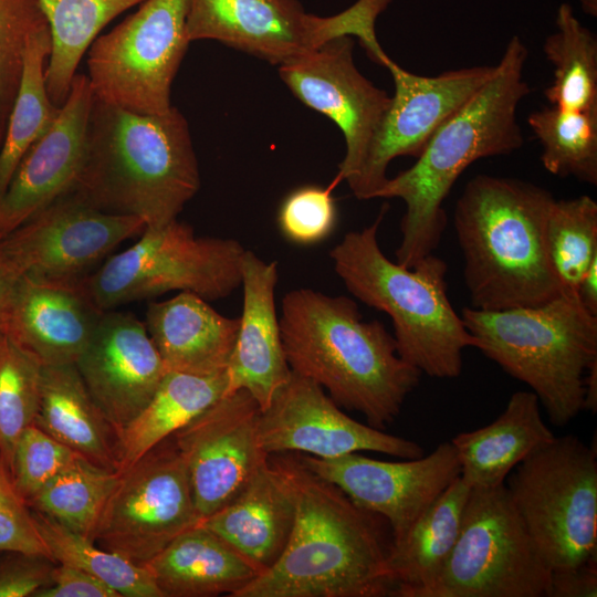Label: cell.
Instances as JSON below:
<instances>
[{
	"instance_id": "6da1fadb",
	"label": "cell",
	"mask_w": 597,
	"mask_h": 597,
	"mask_svg": "<svg viewBox=\"0 0 597 597\" xmlns=\"http://www.w3.org/2000/svg\"><path fill=\"white\" fill-rule=\"evenodd\" d=\"M272 455L294 488L293 527L276 562L235 597L392 596L388 523L312 472L296 453Z\"/></svg>"
},
{
	"instance_id": "7a4b0ae2",
	"label": "cell",
	"mask_w": 597,
	"mask_h": 597,
	"mask_svg": "<svg viewBox=\"0 0 597 597\" xmlns=\"http://www.w3.org/2000/svg\"><path fill=\"white\" fill-rule=\"evenodd\" d=\"M528 50L513 35L490 80L432 135L408 169L387 178L376 198L405 203L396 262L412 268L439 247L447 228L444 200L474 161L510 155L524 144L520 103L531 93L524 78Z\"/></svg>"
},
{
	"instance_id": "3957f363",
	"label": "cell",
	"mask_w": 597,
	"mask_h": 597,
	"mask_svg": "<svg viewBox=\"0 0 597 597\" xmlns=\"http://www.w3.org/2000/svg\"><path fill=\"white\" fill-rule=\"evenodd\" d=\"M279 321L292 373L320 385L374 428L390 426L420 381L421 371L398 355L383 323L365 322L349 297L292 290Z\"/></svg>"
},
{
	"instance_id": "277c9868",
	"label": "cell",
	"mask_w": 597,
	"mask_h": 597,
	"mask_svg": "<svg viewBox=\"0 0 597 597\" xmlns=\"http://www.w3.org/2000/svg\"><path fill=\"white\" fill-rule=\"evenodd\" d=\"M199 188L189 125L177 107L140 114L94 97L73 192L102 211L134 216L153 228L177 219Z\"/></svg>"
},
{
	"instance_id": "5b68a950",
	"label": "cell",
	"mask_w": 597,
	"mask_h": 597,
	"mask_svg": "<svg viewBox=\"0 0 597 597\" xmlns=\"http://www.w3.org/2000/svg\"><path fill=\"white\" fill-rule=\"evenodd\" d=\"M554 200L547 189L516 178L480 174L467 182L453 222L471 307H532L565 293L545 249Z\"/></svg>"
},
{
	"instance_id": "8992f818",
	"label": "cell",
	"mask_w": 597,
	"mask_h": 597,
	"mask_svg": "<svg viewBox=\"0 0 597 597\" xmlns=\"http://www.w3.org/2000/svg\"><path fill=\"white\" fill-rule=\"evenodd\" d=\"M388 211L344 235L329 252L334 270L348 292L385 312L392 322L398 355L429 377L457 378L463 350L476 346L447 294V263L432 254L406 268L381 251L377 233Z\"/></svg>"
},
{
	"instance_id": "52a82bcc",
	"label": "cell",
	"mask_w": 597,
	"mask_h": 597,
	"mask_svg": "<svg viewBox=\"0 0 597 597\" xmlns=\"http://www.w3.org/2000/svg\"><path fill=\"white\" fill-rule=\"evenodd\" d=\"M460 315L475 348L527 385L552 425L565 427L583 411L585 375L597 362V316L576 294L532 307L470 306Z\"/></svg>"
},
{
	"instance_id": "ba28073f",
	"label": "cell",
	"mask_w": 597,
	"mask_h": 597,
	"mask_svg": "<svg viewBox=\"0 0 597 597\" xmlns=\"http://www.w3.org/2000/svg\"><path fill=\"white\" fill-rule=\"evenodd\" d=\"M245 251L235 239L198 237L175 219L146 228L136 243L109 256L80 286L102 311L170 291L221 300L241 286Z\"/></svg>"
},
{
	"instance_id": "9c48e42d",
	"label": "cell",
	"mask_w": 597,
	"mask_h": 597,
	"mask_svg": "<svg viewBox=\"0 0 597 597\" xmlns=\"http://www.w3.org/2000/svg\"><path fill=\"white\" fill-rule=\"evenodd\" d=\"M505 486L552 570L597 557V453L578 437H555L507 475Z\"/></svg>"
},
{
	"instance_id": "30bf717a",
	"label": "cell",
	"mask_w": 597,
	"mask_h": 597,
	"mask_svg": "<svg viewBox=\"0 0 597 597\" xmlns=\"http://www.w3.org/2000/svg\"><path fill=\"white\" fill-rule=\"evenodd\" d=\"M392 0H356L329 17L298 0H187L190 42L213 40L277 66L339 36H356L378 64L387 55L376 36L378 17Z\"/></svg>"
},
{
	"instance_id": "8fae6325",
	"label": "cell",
	"mask_w": 597,
	"mask_h": 597,
	"mask_svg": "<svg viewBox=\"0 0 597 597\" xmlns=\"http://www.w3.org/2000/svg\"><path fill=\"white\" fill-rule=\"evenodd\" d=\"M551 573L505 484L475 486L455 545L420 597H548Z\"/></svg>"
},
{
	"instance_id": "7c38bea8",
	"label": "cell",
	"mask_w": 597,
	"mask_h": 597,
	"mask_svg": "<svg viewBox=\"0 0 597 597\" xmlns=\"http://www.w3.org/2000/svg\"><path fill=\"white\" fill-rule=\"evenodd\" d=\"M187 0H145L88 49L96 100L140 114L171 108V85L190 43Z\"/></svg>"
},
{
	"instance_id": "4fadbf2b",
	"label": "cell",
	"mask_w": 597,
	"mask_h": 597,
	"mask_svg": "<svg viewBox=\"0 0 597 597\" xmlns=\"http://www.w3.org/2000/svg\"><path fill=\"white\" fill-rule=\"evenodd\" d=\"M198 522L186 462L169 437L118 472L93 541L142 565Z\"/></svg>"
},
{
	"instance_id": "5bb4252c",
	"label": "cell",
	"mask_w": 597,
	"mask_h": 597,
	"mask_svg": "<svg viewBox=\"0 0 597 597\" xmlns=\"http://www.w3.org/2000/svg\"><path fill=\"white\" fill-rule=\"evenodd\" d=\"M145 222L102 211L71 191L0 239V270L13 280L75 283Z\"/></svg>"
},
{
	"instance_id": "9a60e30c",
	"label": "cell",
	"mask_w": 597,
	"mask_h": 597,
	"mask_svg": "<svg viewBox=\"0 0 597 597\" xmlns=\"http://www.w3.org/2000/svg\"><path fill=\"white\" fill-rule=\"evenodd\" d=\"M395 92L356 175L347 181L359 200L376 199L390 163L418 157L438 128L492 76L494 65L449 70L433 76L411 73L388 57L384 65Z\"/></svg>"
},
{
	"instance_id": "2e32d148",
	"label": "cell",
	"mask_w": 597,
	"mask_h": 597,
	"mask_svg": "<svg viewBox=\"0 0 597 597\" xmlns=\"http://www.w3.org/2000/svg\"><path fill=\"white\" fill-rule=\"evenodd\" d=\"M260 412L247 390H234L171 436L187 465L199 521L231 501L268 462Z\"/></svg>"
},
{
	"instance_id": "e0dca14e",
	"label": "cell",
	"mask_w": 597,
	"mask_h": 597,
	"mask_svg": "<svg viewBox=\"0 0 597 597\" xmlns=\"http://www.w3.org/2000/svg\"><path fill=\"white\" fill-rule=\"evenodd\" d=\"M320 478L341 489L356 505L389 525L392 543L402 540L434 500L461 474L451 441L427 455L383 461L358 452L336 458L296 453Z\"/></svg>"
},
{
	"instance_id": "ac0fdd59",
	"label": "cell",
	"mask_w": 597,
	"mask_h": 597,
	"mask_svg": "<svg viewBox=\"0 0 597 597\" xmlns=\"http://www.w3.org/2000/svg\"><path fill=\"white\" fill-rule=\"evenodd\" d=\"M258 430L260 444L269 455L336 458L374 451L416 459L425 454L416 441L353 419L320 385L294 373L261 410Z\"/></svg>"
},
{
	"instance_id": "d6986e66",
	"label": "cell",
	"mask_w": 597,
	"mask_h": 597,
	"mask_svg": "<svg viewBox=\"0 0 597 597\" xmlns=\"http://www.w3.org/2000/svg\"><path fill=\"white\" fill-rule=\"evenodd\" d=\"M353 36H339L279 66V75L307 107L328 117L343 134L345 155L335 182L360 168L390 96L357 69Z\"/></svg>"
},
{
	"instance_id": "ffe728a7",
	"label": "cell",
	"mask_w": 597,
	"mask_h": 597,
	"mask_svg": "<svg viewBox=\"0 0 597 597\" xmlns=\"http://www.w3.org/2000/svg\"><path fill=\"white\" fill-rule=\"evenodd\" d=\"M75 367L116 434L148 404L167 373L145 324L130 313L107 311Z\"/></svg>"
},
{
	"instance_id": "44dd1931",
	"label": "cell",
	"mask_w": 597,
	"mask_h": 597,
	"mask_svg": "<svg viewBox=\"0 0 597 597\" xmlns=\"http://www.w3.org/2000/svg\"><path fill=\"white\" fill-rule=\"evenodd\" d=\"M93 102L87 75L76 74L53 124L22 158L0 199V239L74 189Z\"/></svg>"
},
{
	"instance_id": "7402d4cb",
	"label": "cell",
	"mask_w": 597,
	"mask_h": 597,
	"mask_svg": "<svg viewBox=\"0 0 597 597\" xmlns=\"http://www.w3.org/2000/svg\"><path fill=\"white\" fill-rule=\"evenodd\" d=\"M277 263L247 250L242 264V313L227 367L226 392L247 390L263 410L290 379L275 305Z\"/></svg>"
},
{
	"instance_id": "603a6c76",
	"label": "cell",
	"mask_w": 597,
	"mask_h": 597,
	"mask_svg": "<svg viewBox=\"0 0 597 597\" xmlns=\"http://www.w3.org/2000/svg\"><path fill=\"white\" fill-rule=\"evenodd\" d=\"M104 311L75 283L19 279L6 332L42 366L75 365Z\"/></svg>"
},
{
	"instance_id": "cb8c5ba5",
	"label": "cell",
	"mask_w": 597,
	"mask_h": 597,
	"mask_svg": "<svg viewBox=\"0 0 597 597\" xmlns=\"http://www.w3.org/2000/svg\"><path fill=\"white\" fill-rule=\"evenodd\" d=\"M295 517V492L274 455L227 504L198 522L252 562L261 573L283 552Z\"/></svg>"
},
{
	"instance_id": "d4e9b609",
	"label": "cell",
	"mask_w": 597,
	"mask_h": 597,
	"mask_svg": "<svg viewBox=\"0 0 597 597\" xmlns=\"http://www.w3.org/2000/svg\"><path fill=\"white\" fill-rule=\"evenodd\" d=\"M146 329L167 371L211 375L226 371L239 328V317H227L190 292L150 302Z\"/></svg>"
},
{
	"instance_id": "484cf974",
	"label": "cell",
	"mask_w": 597,
	"mask_h": 597,
	"mask_svg": "<svg viewBox=\"0 0 597 597\" xmlns=\"http://www.w3.org/2000/svg\"><path fill=\"white\" fill-rule=\"evenodd\" d=\"M555 437L543 419L536 395L519 390L494 421L458 433L451 443L460 462V476L471 488H491L504 484L519 463Z\"/></svg>"
},
{
	"instance_id": "4316f807",
	"label": "cell",
	"mask_w": 597,
	"mask_h": 597,
	"mask_svg": "<svg viewBox=\"0 0 597 597\" xmlns=\"http://www.w3.org/2000/svg\"><path fill=\"white\" fill-rule=\"evenodd\" d=\"M142 565L164 597H235L261 574L252 562L199 524Z\"/></svg>"
},
{
	"instance_id": "83f0119b",
	"label": "cell",
	"mask_w": 597,
	"mask_h": 597,
	"mask_svg": "<svg viewBox=\"0 0 597 597\" xmlns=\"http://www.w3.org/2000/svg\"><path fill=\"white\" fill-rule=\"evenodd\" d=\"M34 425L77 454L117 471V434L75 365L42 366Z\"/></svg>"
},
{
	"instance_id": "f1b7e54d",
	"label": "cell",
	"mask_w": 597,
	"mask_h": 597,
	"mask_svg": "<svg viewBox=\"0 0 597 597\" xmlns=\"http://www.w3.org/2000/svg\"><path fill=\"white\" fill-rule=\"evenodd\" d=\"M471 486L458 476L392 543L388 568L396 597H420L442 572L459 535Z\"/></svg>"
},
{
	"instance_id": "f546056e",
	"label": "cell",
	"mask_w": 597,
	"mask_h": 597,
	"mask_svg": "<svg viewBox=\"0 0 597 597\" xmlns=\"http://www.w3.org/2000/svg\"><path fill=\"white\" fill-rule=\"evenodd\" d=\"M226 388V371L211 375L167 371L148 404L117 433V472L205 411Z\"/></svg>"
},
{
	"instance_id": "4dcf8cb0",
	"label": "cell",
	"mask_w": 597,
	"mask_h": 597,
	"mask_svg": "<svg viewBox=\"0 0 597 597\" xmlns=\"http://www.w3.org/2000/svg\"><path fill=\"white\" fill-rule=\"evenodd\" d=\"M145 0H39L51 34L45 84L51 102L66 100L77 66L98 33L115 18Z\"/></svg>"
},
{
	"instance_id": "1f68e13d",
	"label": "cell",
	"mask_w": 597,
	"mask_h": 597,
	"mask_svg": "<svg viewBox=\"0 0 597 597\" xmlns=\"http://www.w3.org/2000/svg\"><path fill=\"white\" fill-rule=\"evenodd\" d=\"M51 50L50 29L28 42L17 94L7 121L0 149V199L19 164L53 124L59 107L48 94L45 64Z\"/></svg>"
},
{
	"instance_id": "d6a6232c",
	"label": "cell",
	"mask_w": 597,
	"mask_h": 597,
	"mask_svg": "<svg viewBox=\"0 0 597 597\" xmlns=\"http://www.w3.org/2000/svg\"><path fill=\"white\" fill-rule=\"evenodd\" d=\"M543 52L553 66V81L544 90L549 105L573 111H597V38L562 3L555 31L544 41Z\"/></svg>"
},
{
	"instance_id": "836d02e7",
	"label": "cell",
	"mask_w": 597,
	"mask_h": 597,
	"mask_svg": "<svg viewBox=\"0 0 597 597\" xmlns=\"http://www.w3.org/2000/svg\"><path fill=\"white\" fill-rule=\"evenodd\" d=\"M527 124L542 147L546 171L597 185V111L549 105L532 112Z\"/></svg>"
},
{
	"instance_id": "e575fe53",
	"label": "cell",
	"mask_w": 597,
	"mask_h": 597,
	"mask_svg": "<svg viewBox=\"0 0 597 597\" xmlns=\"http://www.w3.org/2000/svg\"><path fill=\"white\" fill-rule=\"evenodd\" d=\"M118 472L78 455L27 503L61 525L93 540Z\"/></svg>"
},
{
	"instance_id": "d590c367",
	"label": "cell",
	"mask_w": 597,
	"mask_h": 597,
	"mask_svg": "<svg viewBox=\"0 0 597 597\" xmlns=\"http://www.w3.org/2000/svg\"><path fill=\"white\" fill-rule=\"evenodd\" d=\"M32 512L36 527L55 563L93 575L121 597H164L144 565L100 546L93 540L49 516L33 510Z\"/></svg>"
},
{
	"instance_id": "8d00e7d4",
	"label": "cell",
	"mask_w": 597,
	"mask_h": 597,
	"mask_svg": "<svg viewBox=\"0 0 597 597\" xmlns=\"http://www.w3.org/2000/svg\"><path fill=\"white\" fill-rule=\"evenodd\" d=\"M548 261L565 293L576 290L597 259V202L587 195L555 199L545 226Z\"/></svg>"
},
{
	"instance_id": "74e56055",
	"label": "cell",
	"mask_w": 597,
	"mask_h": 597,
	"mask_svg": "<svg viewBox=\"0 0 597 597\" xmlns=\"http://www.w3.org/2000/svg\"><path fill=\"white\" fill-rule=\"evenodd\" d=\"M42 365L7 333L0 334V457L9 471L22 431L34 423Z\"/></svg>"
},
{
	"instance_id": "f35d334b",
	"label": "cell",
	"mask_w": 597,
	"mask_h": 597,
	"mask_svg": "<svg viewBox=\"0 0 597 597\" xmlns=\"http://www.w3.org/2000/svg\"><path fill=\"white\" fill-rule=\"evenodd\" d=\"M46 28L39 0H0V140L19 86L27 44Z\"/></svg>"
},
{
	"instance_id": "ab89813d",
	"label": "cell",
	"mask_w": 597,
	"mask_h": 597,
	"mask_svg": "<svg viewBox=\"0 0 597 597\" xmlns=\"http://www.w3.org/2000/svg\"><path fill=\"white\" fill-rule=\"evenodd\" d=\"M78 455L34 423L28 426L13 450L10 474L15 489L28 502Z\"/></svg>"
},
{
	"instance_id": "60d3db41",
	"label": "cell",
	"mask_w": 597,
	"mask_h": 597,
	"mask_svg": "<svg viewBox=\"0 0 597 597\" xmlns=\"http://www.w3.org/2000/svg\"><path fill=\"white\" fill-rule=\"evenodd\" d=\"M277 222L291 242L308 245L323 241L337 222L332 189L307 185L291 191L280 206Z\"/></svg>"
},
{
	"instance_id": "b9f144b4",
	"label": "cell",
	"mask_w": 597,
	"mask_h": 597,
	"mask_svg": "<svg viewBox=\"0 0 597 597\" xmlns=\"http://www.w3.org/2000/svg\"><path fill=\"white\" fill-rule=\"evenodd\" d=\"M1 552H24L51 557L31 507L15 489L10 471L0 457Z\"/></svg>"
},
{
	"instance_id": "7bdbcfd3",
	"label": "cell",
	"mask_w": 597,
	"mask_h": 597,
	"mask_svg": "<svg viewBox=\"0 0 597 597\" xmlns=\"http://www.w3.org/2000/svg\"><path fill=\"white\" fill-rule=\"evenodd\" d=\"M56 563L24 552L0 553V597H34L49 586Z\"/></svg>"
},
{
	"instance_id": "ee69618b",
	"label": "cell",
	"mask_w": 597,
	"mask_h": 597,
	"mask_svg": "<svg viewBox=\"0 0 597 597\" xmlns=\"http://www.w3.org/2000/svg\"><path fill=\"white\" fill-rule=\"evenodd\" d=\"M34 597H121L113 588L76 567L57 564L51 584Z\"/></svg>"
},
{
	"instance_id": "f6af8a7d",
	"label": "cell",
	"mask_w": 597,
	"mask_h": 597,
	"mask_svg": "<svg viewBox=\"0 0 597 597\" xmlns=\"http://www.w3.org/2000/svg\"><path fill=\"white\" fill-rule=\"evenodd\" d=\"M597 557L551 573L548 597H596Z\"/></svg>"
},
{
	"instance_id": "bcb514c9",
	"label": "cell",
	"mask_w": 597,
	"mask_h": 597,
	"mask_svg": "<svg viewBox=\"0 0 597 597\" xmlns=\"http://www.w3.org/2000/svg\"><path fill=\"white\" fill-rule=\"evenodd\" d=\"M576 296L588 313L597 316V259L593 261L580 280Z\"/></svg>"
},
{
	"instance_id": "7dc6e473",
	"label": "cell",
	"mask_w": 597,
	"mask_h": 597,
	"mask_svg": "<svg viewBox=\"0 0 597 597\" xmlns=\"http://www.w3.org/2000/svg\"><path fill=\"white\" fill-rule=\"evenodd\" d=\"M15 282L0 270V334L7 328Z\"/></svg>"
},
{
	"instance_id": "c3c4849f",
	"label": "cell",
	"mask_w": 597,
	"mask_h": 597,
	"mask_svg": "<svg viewBox=\"0 0 597 597\" xmlns=\"http://www.w3.org/2000/svg\"><path fill=\"white\" fill-rule=\"evenodd\" d=\"M584 410L591 413L597 410V362L590 365L585 375Z\"/></svg>"
},
{
	"instance_id": "681fc988",
	"label": "cell",
	"mask_w": 597,
	"mask_h": 597,
	"mask_svg": "<svg viewBox=\"0 0 597 597\" xmlns=\"http://www.w3.org/2000/svg\"><path fill=\"white\" fill-rule=\"evenodd\" d=\"M583 11L591 17L597 15V0H579Z\"/></svg>"
}]
</instances>
